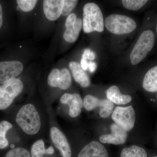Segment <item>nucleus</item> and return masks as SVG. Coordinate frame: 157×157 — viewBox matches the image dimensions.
<instances>
[{
    "label": "nucleus",
    "mask_w": 157,
    "mask_h": 157,
    "mask_svg": "<svg viewBox=\"0 0 157 157\" xmlns=\"http://www.w3.org/2000/svg\"><path fill=\"white\" fill-rule=\"evenodd\" d=\"M15 121L24 134L28 136L38 135L42 129V115L38 107L32 103L24 104L20 108Z\"/></svg>",
    "instance_id": "1"
},
{
    "label": "nucleus",
    "mask_w": 157,
    "mask_h": 157,
    "mask_svg": "<svg viewBox=\"0 0 157 157\" xmlns=\"http://www.w3.org/2000/svg\"><path fill=\"white\" fill-rule=\"evenodd\" d=\"M104 17L101 9L96 3L89 2L83 8L82 28L86 33L97 32L101 33L104 30Z\"/></svg>",
    "instance_id": "2"
},
{
    "label": "nucleus",
    "mask_w": 157,
    "mask_h": 157,
    "mask_svg": "<svg viewBox=\"0 0 157 157\" xmlns=\"http://www.w3.org/2000/svg\"><path fill=\"white\" fill-rule=\"evenodd\" d=\"M154 33L151 30L144 31L138 38L130 54V59L132 65H136L146 57L155 44Z\"/></svg>",
    "instance_id": "3"
},
{
    "label": "nucleus",
    "mask_w": 157,
    "mask_h": 157,
    "mask_svg": "<svg viewBox=\"0 0 157 157\" xmlns=\"http://www.w3.org/2000/svg\"><path fill=\"white\" fill-rule=\"evenodd\" d=\"M104 23L109 32L117 35L130 33L137 28V24L134 19L121 14L109 15L105 18Z\"/></svg>",
    "instance_id": "4"
},
{
    "label": "nucleus",
    "mask_w": 157,
    "mask_h": 157,
    "mask_svg": "<svg viewBox=\"0 0 157 157\" xmlns=\"http://www.w3.org/2000/svg\"><path fill=\"white\" fill-rule=\"evenodd\" d=\"M24 89L22 81L18 78L12 79L0 85V110L7 109Z\"/></svg>",
    "instance_id": "5"
},
{
    "label": "nucleus",
    "mask_w": 157,
    "mask_h": 157,
    "mask_svg": "<svg viewBox=\"0 0 157 157\" xmlns=\"http://www.w3.org/2000/svg\"><path fill=\"white\" fill-rule=\"evenodd\" d=\"M112 119L117 125L129 132L134 128L136 120L134 108L132 106L116 107L113 112Z\"/></svg>",
    "instance_id": "6"
},
{
    "label": "nucleus",
    "mask_w": 157,
    "mask_h": 157,
    "mask_svg": "<svg viewBox=\"0 0 157 157\" xmlns=\"http://www.w3.org/2000/svg\"><path fill=\"white\" fill-rule=\"evenodd\" d=\"M24 69V65L18 60L0 62V85L17 78Z\"/></svg>",
    "instance_id": "7"
},
{
    "label": "nucleus",
    "mask_w": 157,
    "mask_h": 157,
    "mask_svg": "<svg viewBox=\"0 0 157 157\" xmlns=\"http://www.w3.org/2000/svg\"><path fill=\"white\" fill-rule=\"evenodd\" d=\"M47 82L49 86L63 90L68 89L72 83L70 71L67 68L61 70L58 68L52 69L48 74Z\"/></svg>",
    "instance_id": "8"
},
{
    "label": "nucleus",
    "mask_w": 157,
    "mask_h": 157,
    "mask_svg": "<svg viewBox=\"0 0 157 157\" xmlns=\"http://www.w3.org/2000/svg\"><path fill=\"white\" fill-rule=\"evenodd\" d=\"M66 30L63 34V39L66 42L73 43L79 36L82 27V20L80 18H77L75 13H71L68 15L65 22Z\"/></svg>",
    "instance_id": "9"
},
{
    "label": "nucleus",
    "mask_w": 157,
    "mask_h": 157,
    "mask_svg": "<svg viewBox=\"0 0 157 157\" xmlns=\"http://www.w3.org/2000/svg\"><path fill=\"white\" fill-rule=\"evenodd\" d=\"M51 139L54 145L59 150L63 157H71L72 151L69 142L64 133L56 127L50 131Z\"/></svg>",
    "instance_id": "10"
},
{
    "label": "nucleus",
    "mask_w": 157,
    "mask_h": 157,
    "mask_svg": "<svg viewBox=\"0 0 157 157\" xmlns=\"http://www.w3.org/2000/svg\"><path fill=\"white\" fill-rule=\"evenodd\" d=\"M60 101L62 104L69 105V115L71 117H76L81 113L83 102L79 94L65 93L62 96Z\"/></svg>",
    "instance_id": "11"
},
{
    "label": "nucleus",
    "mask_w": 157,
    "mask_h": 157,
    "mask_svg": "<svg viewBox=\"0 0 157 157\" xmlns=\"http://www.w3.org/2000/svg\"><path fill=\"white\" fill-rule=\"evenodd\" d=\"M111 134L101 135L99 140L101 143H108L110 144H124L126 141L127 132L117 125V124H113L110 126Z\"/></svg>",
    "instance_id": "12"
},
{
    "label": "nucleus",
    "mask_w": 157,
    "mask_h": 157,
    "mask_svg": "<svg viewBox=\"0 0 157 157\" xmlns=\"http://www.w3.org/2000/svg\"><path fill=\"white\" fill-rule=\"evenodd\" d=\"M64 0H44L43 10L45 17L50 21L58 19L62 15Z\"/></svg>",
    "instance_id": "13"
},
{
    "label": "nucleus",
    "mask_w": 157,
    "mask_h": 157,
    "mask_svg": "<svg viewBox=\"0 0 157 157\" xmlns=\"http://www.w3.org/2000/svg\"><path fill=\"white\" fill-rule=\"evenodd\" d=\"M77 157H109V155L103 144L94 140L83 147Z\"/></svg>",
    "instance_id": "14"
},
{
    "label": "nucleus",
    "mask_w": 157,
    "mask_h": 157,
    "mask_svg": "<svg viewBox=\"0 0 157 157\" xmlns=\"http://www.w3.org/2000/svg\"><path fill=\"white\" fill-rule=\"evenodd\" d=\"M69 67L76 82L82 87H88L90 84L89 76L81 67L80 64L76 61L70 62Z\"/></svg>",
    "instance_id": "15"
},
{
    "label": "nucleus",
    "mask_w": 157,
    "mask_h": 157,
    "mask_svg": "<svg viewBox=\"0 0 157 157\" xmlns=\"http://www.w3.org/2000/svg\"><path fill=\"white\" fill-rule=\"evenodd\" d=\"M83 102V107L88 111L92 110L97 107L113 110L114 107L113 103L108 99H100L91 95L86 96Z\"/></svg>",
    "instance_id": "16"
},
{
    "label": "nucleus",
    "mask_w": 157,
    "mask_h": 157,
    "mask_svg": "<svg viewBox=\"0 0 157 157\" xmlns=\"http://www.w3.org/2000/svg\"><path fill=\"white\" fill-rule=\"evenodd\" d=\"M107 97L109 101L118 105H124L130 103L132 100L131 96L122 94L117 86H112L108 89Z\"/></svg>",
    "instance_id": "17"
},
{
    "label": "nucleus",
    "mask_w": 157,
    "mask_h": 157,
    "mask_svg": "<svg viewBox=\"0 0 157 157\" xmlns=\"http://www.w3.org/2000/svg\"><path fill=\"white\" fill-rule=\"evenodd\" d=\"M142 86L147 91H157V66L150 69L147 72L144 78Z\"/></svg>",
    "instance_id": "18"
},
{
    "label": "nucleus",
    "mask_w": 157,
    "mask_h": 157,
    "mask_svg": "<svg viewBox=\"0 0 157 157\" xmlns=\"http://www.w3.org/2000/svg\"><path fill=\"white\" fill-rule=\"evenodd\" d=\"M54 153L53 147L45 148V142L42 139H39L34 142L31 149L32 157H43L44 154L52 155Z\"/></svg>",
    "instance_id": "19"
},
{
    "label": "nucleus",
    "mask_w": 157,
    "mask_h": 157,
    "mask_svg": "<svg viewBox=\"0 0 157 157\" xmlns=\"http://www.w3.org/2000/svg\"><path fill=\"white\" fill-rule=\"evenodd\" d=\"M121 157H147L144 149L136 145L124 148L121 152Z\"/></svg>",
    "instance_id": "20"
},
{
    "label": "nucleus",
    "mask_w": 157,
    "mask_h": 157,
    "mask_svg": "<svg viewBox=\"0 0 157 157\" xmlns=\"http://www.w3.org/2000/svg\"><path fill=\"white\" fill-rule=\"evenodd\" d=\"M12 127V124L7 121H3L0 122V149L5 148L8 146L9 141L6 138V133Z\"/></svg>",
    "instance_id": "21"
},
{
    "label": "nucleus",
    "mask_w": 157,
    "mask_h": 157,
    "mask_svg": "<svg viewBox=\"0 0 157 157\" xmlns=\"http://www.w3.org/2000/svg\"><path fill=\"white\" fill-rule=\"evenodd\" d=\"M147 0H123V6L128 10L136 11L143 7L147 2Z\"/></svg>",
    "instance_id": "22"
},
{
    "label": "nucleus",
    "mask_w": 157,
    "mask_h": 157,
    "mask_svg": "<svg viewBox=\"0 0 157 157\" xmlns=\"http://www.w3.org/2000/svg\"><path fill=\"white\" fill-rule=\"evenodd\" d=\"M38 1L36 0H17L18 7L24 12H28L35 8Z\"/></svg>",
    "instance_id": "23"
},
{
    "label": "nucleus",
    "mask_w": 157,
    "mask_h": 157,
    "mask_svg": "<svg viewBox=\"0 0 157 157\" xmlns=\"http://www.w3.org/2000/svg\"><path fill=\"white\" fill-rule=\"evenodd\" d=\"M6 157H32L29 152L26 149L17 147L12 149L7 153Z\"/></svg>",
    "instance_id": "24"
},
{
    "label": "nucleus",
    "mask_w": 157,
    "mask_h": 157,
    "mask_svg": "<svg viewBox=\"0 0 157 157\" xmlns=\"http://www.w3.org/2000/svg\"><path fill=\"white\" fill-rule=\"evenodd\" d=\"M78 2V1L76 0H64L62 15L64 16H68L70 15Z\"/></svg>",
    "instance_id": "25"
},
{
    "label": "nucleus",
    "mask_w": 157,
    "mask_h": 157,
    "mask_svg": "<svg viewBox=\"0 0 157 157\" xmlns=\"http://www.w3.org/2000/svg\"><path fill=\"white\" fill-rule=\"evenodd\" d=\"M95 54L90 49H86L84 50L82 55V59L86 60L88 59L90 60H94L95 59Z\"/></svg>",
    "instance_id": "26"
},
{
    "label": "nucleus",
    "mask_w": 157,
    "mask_h": 157,
    "mask_svg": "<svg viewBox=\"0 0 157 157\" xmlns=\"http://www.w3.org/2000/svg\"><path fill=\"white\" fill-rule=\"evenodd\" d=\"M112 112V110H109V109H105V108H101L100 109L99 114L101 117L105 118H107L109 117Z\"/></svg>",
    "instance_id": "27"
},
{
    "label": "nucleus",
    "mask_w": 157,
    "mask_h": 157,
    "mask_svg": "<svg viewBox=\"0 0 157 157\" xmlns=\"http://www.w3.org/2000/svg\"><path fill=\"white\" fill-rule=\"evenodd\" d=\"M97 68V64L96 63L93 61H90L88 63V69L91 73L95 72Z\"/></svg>",
    "instance_id": "28"
},
{
    "label": "nucleus",
    "mask_w": 157,
    "mask_h": 157,
    "mask_svg": "<svg viewBox=\"0 0 157 157\" xmlns=\"http://www.w3.org/2000/svg\"><path fill=\"white\" fill-rule=\"evenodd\" d=\"M88 62H87L86 60L82 58L81 62H80V65L81 67L84 71H86L88 69Z\"/></svg>",
    "instance_id": "29"
},
{
    "label": "nucleus",
    "mask_w": 157,
    "mask_h": 157,
    "mask_svg": "<svg viewBox=\"0 0 157 157\" xmlns=\"http://www.w3.org/2000/svg\"><path fill=\"white\" fill-rule=\"evenodd\" d=\"M3 24V11L2 6L0 3V29Z\"/></svg>",
    "instance_id": "30"
},
{
    "label": "nucleus",
    "mask_w": 157,
    "mask_h": 157,
    "mask_svg": "<svg viewBox=\"0 0 157 157\" xmlns=\"http://www.w3.org/2000/svg\"><path fill=\"white\" fill-rule=\"evenodd\" d=\"M156 32L157 33V21L156 27Z\"/></svg>",
    "instance_id": "31"
},
{
    "label": "nucleus",
    "mask_w": 157,
    "mask_h": 157,
    "mask_svg": "<svg viewBox=\"0 0 157 157\" xmlns=\"http://www.w3.org/2000/svg\"><path fill=\"white\" fill-rule=\"evenodd\" d=\"M155 157H157V156H155Z\"/></svg>",
    "instance_id": "32"
}]
</instances>
